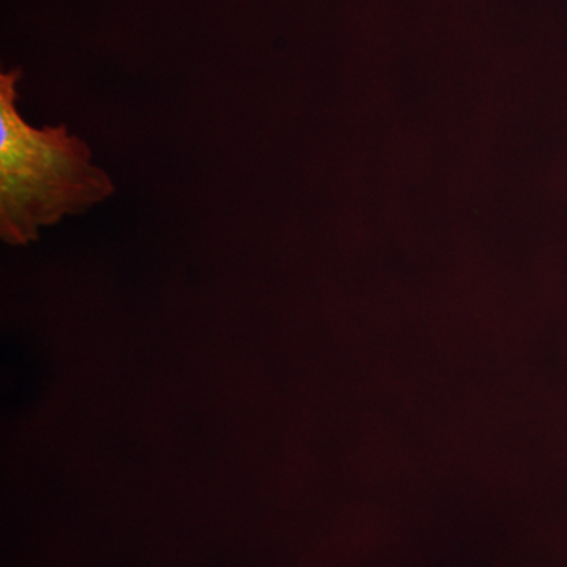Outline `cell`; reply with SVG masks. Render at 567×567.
I'll list each match as a JSON object with an SVG mask.
<instances>
[{
    "label": "cell",
    "instance_id": "obj_1",
    "mask_svg": "<svg viewBox=\"0 0 567 567\" xmlns=\"http://www.w3.org/2000/svg\"><path fill=\"white\" fill-rule=\"evenodd\" d=\"M22 71L0 74V235L10 245L110 199L114 183L65 125L35 128L18 110Z\"/></svg>",
    "mask_w": 567,
    "mask_h": 567
}]
</instances>
